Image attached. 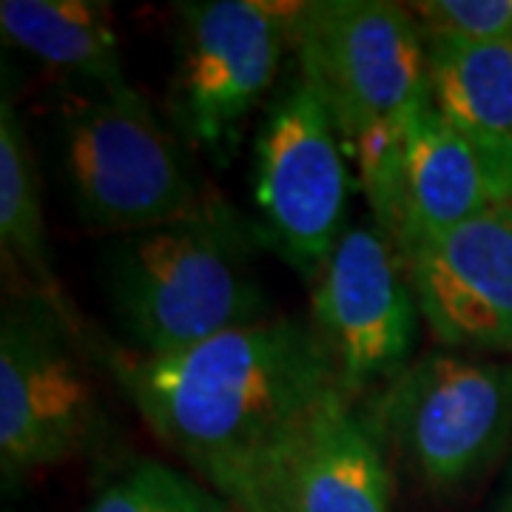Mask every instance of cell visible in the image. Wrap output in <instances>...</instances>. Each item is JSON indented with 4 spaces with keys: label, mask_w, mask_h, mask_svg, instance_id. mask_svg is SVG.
Here are the masks:
<instances>
[{
    "label": "cell",
    "mask_w": 512,
    "mask_h": 512,
    "mask_svg": "<svg viewBox=\"0 0 512 512\" xmlns=\"http://www.w3.org/2000/svg\"><path fill=\"white\" fill-rule=\"evenodd\" d=\"M512 202V163L490 154L427 106L416 114L404 146L399 214L390 239L439 237Z\"/></svg>",
    "instance_id": "cell-11"
},
{
    "label": "cell",
    "mask_w": 512,
    "mask_h": 512,
    "mask_svg": "<svg viewBox=\"0 0 512 512\" xmlns=\"http://www.w3.org/2000/svg\"><path fill=\"white\" fill-rule=\"evenodd\" d=\"M0 29L9 43L72 74L86 89H126L114 12L100 0H3Z\"/></svg>",
    "instance_id": "cell-13"
},
{
    "label": "cell",
    "mask_w": 512,
    "mask_h": 512,
    "mask_svg": "<svg viewBox=\"0 0 512 512\" xmlns=\"http://www.w3.org/2000/svg\"><path fill=\"white\" fill-rule=\"evenodd\" d=\"M308 319L350 402L416 359L419 302L396 242L379 225H348L313 279Z\"/></svg>",
    "instance_id": "cell-9"
},
{
    "label": "cell",
    "mask_w": 512,
    "mask_h": 512,
    "mask_svg": "<svg viewBox=\"0 0 512 512\" xmlns=\"http://www.w3.org/2000/svg\"><path fill=\"white\" fill-rule=\"evenodd\" d=\"M0 242L6 262H12L15 271L29 276L37 296L63 302L52 274L35 154L18 106L9 97H3L0 106Z\"/></svg>",
    "instance_id": "cell-15"
},
{
    "label": "cell",
    "mask_w": 512,
    "mask_h": 512,
    "mask_svg": "<svg viewBox=\"0 0 512 512\" xmlns=\"http://www.w3.org/2000/svg\"><path fill=\"white\" fill-rule=\"evenodd\" d=\"M396 248L441 348L512 356V202Z\"/></svg>",
    "instance_id": "cell-10"
},
{
    "label": "cell",
    "mask_w": 512,
    "mask_h": 512,
    "mask_svg": "<svg viewBox=\"0 0 512 512\" xmlns=\"http://www.w3.org/2000/svg\"><path fill=\"white\" fill-rule=\"evenodd\" d=\"M384 456L433 493H458L512 444V359L430 350L365 399L359 413Z\"/></svg>",
    "instance_id": "cell-5"
},
{
    "label": "cell",
    "mask_w": 512,
    "mask_h": 512,
    "mask_svg": "<svg viewBox=\"0 0 512 512\" xmlns=\"http://www.w3.org/2000/svg\"><path fill=\"white\" fill-rule=\"evenodd\" d=\"M293 55L339 128L376 225L390 237L407 134L427 106L416 20L407 6L387 0L296 3Z\"/></svg>",
    "instance_id": "cell-2"
},
{
    "label": "cell",
    "mask_w": 512,
    "mask_h": 512,
    "mask_svg": "<svg viewBox=\"0 0 512 512\" xmlns=\"http://www.w3.org/2000/svg\"><path fill=\"white\" fill-rule=\"evenodd\" d=\"M106 433L103 396L66 302L15 299L0 325V461L6 476L86 456Z\"/></svg>",
    "instance_id": "cell-6"
},
{
    "label": "cell",
    "mask_w": 512,
    "mask_h": 512,
    "mask_svg": "<svg viewBox=\"0 0 512 512\" xmlns=\"http://www.w3.org/2000/svg\"><path fill=\"white\" fill-rule=\"evenodd\" d=\"M57 146L74 217L94 234H140L225 205L205 191L177 134L131 86L69 94Z\"/></svg>",
    "instance_id": "cell-4"
},
{
    "label": "cell",
    "mask_w": 512,
    "mask_h": 512,
    "mask_svg": "<svg viewBox=\"0 0 512 512\" xmlns=\"http://www.w3.org/2000/svg\"><path fill=\"white\" fill-rule=\"evenodd\" d=\"M345 154L322 97L293 77L256 134L254 202L262 242L305 279H316L348 231Z\"/></svg>",
    "instance_id": "cell-8"
},
{
    "label": "cell",
    "mask_w": 512,
    "mask_h": 512,
    "mask_svg": "<svg viewBox=\"0 0 512 512\" xmlns=\"http://www.w3.org/2000/svg\"><path fill=\"white\" fill-rule=\"evenodd\" d=\"M493 512H512V470L510 476H507V484H504V493L495 501Z\"/></svg>",
    "instance_id": "cell-18"
},
{
    "label": "cell",
    "mask_w": 512,
    "mask_h": 512,
    "mask_svg": "<svg viewBox=\"0 0 512 512\" xmlns=\"http://www.w3.org/2000/svg\"><path fill=\"white\" fill-rule=\"evenodd\" d=\"M259 228L228 205L111 237L100 256L103 293L128 348L165 359L276 316L254 268Z\"/></svg>",
    "instance_id": "cell-3"
},
{
    "label": "cell",
    "mask_w": 512,
    "mask_h": 512,
    "mask_svg": "<svg viewBox=\"0 0 512 512\" xmlns=\"http://www.w3.org/2000/svg\"><path fill=\"white\" fill-rule=\"evenodd\" d=\"M407 12L430 40H512V0H421Z\"/></svg>",
    "instance_id": "cell-17"
},
{
    "label": "cell",
    "mask_w": 512,
    "mask_h": 512,
    "mask_svg": "<svg viewBox=\"0 0 512 512\" xmlns=\"http://www.w3.org/2000/svg\"><path fill=\"white\" fill-rule=\"evenodd\" d=\"M390 467L365 419L342 404L296 464L282 512H390Z\"/></svg>",
    "instance_id": "cell-14"
},
{
    "label": "cell",
    "mask_w": 512,
    "mask_h": 512,
    "mask_svg": "<svg viewBox=\"0 0 512 512\" xmlns=\"http://www.w3.org/2000/svg\"><path fill=\"white\" fill-rule=\"evenodd\" d=\"M146 427L234 512H282L296 464L345 396L311 319L271 316L146 359L94 345Z\"/></svg>",
    "instance_id": "cell-1"
},
{
    "label": "cell",
    "mask_w": 512,
    "mask_h": 512,
    "mask_svg": "<svg viewBox=\"0 0 512 512\" xmlns=\"http://www.w3.org/2000/svg\"><path fill=\"white\" fill-rule=\"evenodd\" d=\"M296 3L197 0L177 6V66L168 109L188 146L225 160L239 126L271 92L293 49Z\"/></svg>",
    "instance_id": "cell-7"
},
{
    "label": "cell",
    "mask_w": 512,
    "mask_h": 512,
    "mask_svg": "<svg viewBox=\"0 0 512 512\" xmlns=\"http://www.w3.org/2000/svg\"><path fill=\"white\" fill-rule=\"evenodd\" d=\"M83 512H234L220 495L183 470L134 458L111 473Z\"/></svg>",
    "instance_id": "cell-16"
},
{
    "label": "cell",
    "mask_w": 512,
    "mask_h": 512,
    "mask_svg": "<svg viewBox=\"0 0 512 512\" xmlns=\"http://www.w3.org/2000/svg\"><path fill=\"white\" fill-rule=\"evenodd\" d=\"M427 100L447 123L512 163V40L424 37Z\"/></svg>",
    "instance_id": "cell-12"
}]
</instances>
